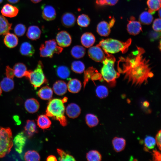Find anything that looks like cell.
Returning <instances> with one entry per match:
<instances>
[{
  "mask_svg": "<svg viewBox=\"0 0 161 161\" xmlns=\"http://www.w3.org/2000/svg\"><path fill=\"white\" fill-rule=\"evenodd\" d=\"M161 22L160 18H157L154 21L152 25V28L154 31H161Z\"/></svg>",
  "mask_w": 161,
  "mask_h": 161,
  "instance_id": "47",
  "label": "cell"
},
{
  "mask_svg": "<svg viewBox=\"0 0 161 161\" xmlns=\"http://www.w3.org/2000/svg\"><path fill=\"white\" fill-rule=\"evenodd\" d=\"M26 140L25 135L22 132L18 133L13 140L15 149L18 153L21 154L22 152Z\"/></svg>",
  "mask_w": 161,
  "mask_h": 161,
  "instance_id": "12",
  "label": "cell"
},
{
  "mask_svg": "<svg viewBox=\"0 0 161 161\" xmlns=\"http://www.w3.org/2000/svg\"><path fill=\"white\" fill-rule=\"evenodd\" d=\"M46 160L47 161H57V160L55 156L50 155L47 158Z\"/></svg>",
  "mask_w": 161,
  "mask_h": 161,
  "instance_id": "51",
  "label": "cell"
},
{
  "mask_svg": "<svg viewBox=\"0 0 161 161\" xmlns=\"http://www.w3.org/2000/svg\"><path fill=\"white\" fill-rule=\"evenodd\" d=\"M24 158L25 160L28 161H38L40 160L38 153L35 150H29L24 154Z\"/></svg>",
  "mask_w": 161,
  "mask_h": 161,
  "instance_id": "35",
  "label": "cell"
},
{
  "mask_svg": "<svg viewBox=\"0 0 161 161\" xmlns=\"http://www.w3.org/2000/svg\"><path fill=\"white\" fill-rule=\"evenodd\" d=\"M76 20L75 16L73 13L71 12H66L62 16L61 21L64 27L70 28L75 25Z\"/></svg>",
  "mask_w": 161,
  "mask_h": 161,
  "instance_id": "13",
  "label": "cell"
},
{
  "mask_svg": "<svg viewBox=\"0 0 161 161\" xmlns=\"http://www.w3.org/2000/svg\"><path fill=\"white\" fill-rule=\"evenodd\" d=\"M26 30V27L24 24H19L15 27L14 31L16 35L20 37L23 36Z\"/></svg>",
  "mask_w": 161,
  "mask_h": 161,
  "instance_id": "43",
  "label": "cell"
},
{
  "mask_svg": "<svg viewBox=\"0 0 161 161\" xmlns=\"http://www.w3.org/2000/svg\"><path fill=\"white\" fill-rule=\"evenodd\" d=\"M149 103L147 101H145L143 103V105L145 107H147L149 106Z\"/></svg>",
  "mask_w": 161,
  "mask_h": 161,
  "instance_id": "54",
  "label": "cell"
},
{
  "mask_svg": "<svg viewBox=\"0 0 161 161\" xmlns=\"http://www.w3.org/2000/svg\"><path fill=\"white\" fill-rule=\"evenodd\" d=\"M95 71V69L92 67L89 68L84 72V80L83 82V87L84 88L89 80L92 77V75Z\"/></svg>",
  "mask_w": 161,
  "mask_h": 161,
  "instance_id": "44",
  "label": "cell"
},
{
  "mask_svg": "<svg viewBox=\"0 0 161 161\" xmlns=\"http://www.w3.org/2000/svg\"><path fill=\"white\" fill-rule=\"evenodd\" d=\"M144 51L140 48L126 58H121L119 61L121 66L118 68L125 79L133 85H140L146 83L148 78L153 76L148 61L143 58Z\"/></svg>",
  "mask_w": 161,
  "mask_h": 161,
  "instance_id": "1",
  "label": "cell"
},
{
  "mask_svg": "<svg viewBox=\"0 0 161 161\" xmlns=\"http://www.w3.org/2000/svg\"><path fill=\"white\" fill-rule=\"evenodd\" d=\"M71 68L74 72L81 74L84 71L85 66L83 63L80 61H74L72 63Z\"/></svg>",
  "mask_w": 161,
  "mask_h": 161,
  "instance_id": "36",
  "label": "cell"
},
{
  "mask_svg": "<svg viewBox=\"0 0 161 161\" xmlns=\"http://www.w3.org/2000/svg\"><path fill=\"white\" fill-rule=\"evenodd\" d=\"M86 158L89 161H100L102 160V156L98 151L92 150L86 154Z\"/></svg>",
  "mask_w": 161,
  "mask_h": 161,
  "instance_id": "39",
  "label": "cell"
},
{
  "mask_svg": "<svg viewBox=\"0 0 161 161\" xmlns=\"http://www.w3.org/2000/svg\"><path fill=\"white\" fill-rule=\"evenodd\" d=\"M37 122L38 126L42 129L49 128L52 123L48 116L45 114L39 115L37 118Z\"/></svg>",
  "mask_w": 161,
  "mask_h": 161,
  "instance_id": "29",
  "label": "cell"
},
{
  "mask_svg": "<svg viewBox=\"0 0 161 161\" xmlns=\"http://www.w3.org/2000/svg\"><path fill=\"white\" fill-rule=\"evenodd\" d=\"M85 120L87 125L90 128L97 126L99 121L97 117L92 114H88L86 115Z\"/></svg>",
  "mask_w": 161,
  "mask_h": 161,
  "instance_id": "37",
  "label": "cell"
},
{
  "mask_svg": "<svg viewBox=\"0 0 161 161\" xmlns=\"http://www.w3.org/2000/svg\"><path fill=\"white\" fill-rule=\"evenodd\" d=\"M65 107L62 100L58 98L51 99L49 102L46 111V115L59 121L61 125L65 126L67 121L64 115Z\"/></svg>",
  "mask_w": 161,
  "mask_h": 161,
  "instance_id": "2",
  "label": "cell"
},
{
  "mask_svg": "<svg viewBox=\"0 0 161 161\" xmlns=\"http://www.w3.org/2000/svg\"><path fill=\"white\" fill-rule=\"evenodd\" d=\"M105 53L107 56L102 61L103 66L101 70V76L107 83L114 86L115 85L116 80L119 77L120 74L114 69L115 58L111 55Z\"/></svg>",
  "mask_w": 161,
  "mask_h": 161,
  "instance_id": "3",
  "label": "cell"
},
{
  "mask_svg": "<svg viewBox=\"0 0 161 161\" xmlns=\"http://www.w3.org/2000/svg\"><path fill=\"white\" fill-rule=\"evenodd\" d=\"M81 111L80 107L75 103L69 104L66 109V112L67 116L72 119L77 117L80 114Z\"/></svg>",
  "mask_w": 161,
  "mask_h": 161,
  "instance_id": "15",
  "label": "cell"
},
{
  "mask_svg": "<svg viewBox=\"0 0 161 161\" xmlns=\"http://www.w3.org/2000/svg\"><path fill=\"white\" fill-rule=\"evenodd\" d=\"M86 53V49L80 45L74 46L71 51V54L73 57L77 59L83 57Z\"/></svg>",
  "mask_w": 161,
  "mask_h": 161,
  "instance_id": "31",
  "label": "cell"
},
{
  "mask_svg": "<svg viewBox=\"0 0 161 161\" xmlns=\"http://www.w3.org/2000/svg\"><path fill=\"white\" fill-rule=\"evenodd\" d=\"M161 9L160 8L159 10V11H158V13H159V16L160 17H160H161Z\"/></svg>",
  "mask_w": 161,
  "mask_h": 161,
  "instance_id": "57",
  "label": "cell"
},
{
  "mask_svg": "<svg viewBox=\"0 0 161 161\" xmlns=\"http://www.w3.org/2000/svg\"><path fill=\"white\" fill-rule=\"evenodd\" d=\"M77 23L80 27H86L89 25L90 19L87 15L82 14L78 16L77 19Z\"/></svg>",
  "mask_w": 161,
  "mask_h": 161,
  "instance_id": "38",
  "label": "cell"
},
{
  "mask_svg": "<svg viewBox=\"0 0 161 161\" xmlns=\"http://www.w3.org/2000/svg\"><path fill=\"white\" fill-rule=\"evenodd\" d=\"M35 123L33 120H27L24 127V132L27 137L30 138L37 132Z\"/></svg>",
  "mask_w": 161,
  "mask_h": 161,
  "instance_id": "22",
  "label": "cell"
},
{
  "mask_svg": "<svg viewBox=\"0 0 161 161\" xmlns=\"http://www.w3.org/2000/svg\"><path fill=\"white\" fill-rule=\"evenodd\" d=\"M26 110L29 113H34L38 110L40 105L38 101L35 99L30 98L27 99L24 103Z\"/></svg>",
  "mask_w": 161,
  "mask_h": 161,
  "instance_id": "16",
  "label": "cell"
},
{
  "mask_svg": "<svg viewBox=\"0 0 161 161\" xmlns=\"http://www.w3.org/2000/svg\"><path fill=\"white\" fill-rule=\"evenodd\" d=\"M15 76L18 78L25 76L27 71L26 66L23 63H18L16 64L13 67Z\"/></svg>",
  "mask_w": 161,
  "mask_h": 161,
  "instance_id": "28",
  "label": "cell"
},
{
  "mask_svg": "<svg viewBox=\"0 0 161 161\" xmlns=\"http://www.w3.org/2000/svg\"><path fill=\"white\" fill-rule=\"evenodd\" d=\"M9 2L12 4H16L20 0H7Z\"/></svg>",
  "mask_w": 161,
  "mask_h": 161,
  "instance_id": "53",
  "label": "cell"
},
{
  "mask_svg": "<svg viewBox=\"0 0 161 161\" xmlns=\"http://www.w3.org/2000/svg\"><path fill=\"white\" fill-rule=\"evenodd\" d=\"M5 73L6 77L12 79L15 76L13 70L9 66H6Z\"/></svg>",
  "mask_w": 161,
  "mask_h": 161,
  "instance_id": "48",
  "label": "cell"
},
{
  "mask_svg": "<svg viewBox=\"0 0 161 161\" xmlns=\"http://www.w3.org/2000/svg\"><path fill=\"white\" fill-rule=\"evenodd\" d=\"M153 160L154 161H160L161 155L160 153L157 149L153 151Z\"/></svg>",
  "mask_w": 161,
  "mask_h": 161,
  "instance_id": "49",
  "label": "cell"
},
{
  "mask_svg": "<svg viewBox=\"0 0 161 161\" xmlns=\"http://www.w3.org/2000/svg\"><path fill=\"white\" fill-rule=\"evenodd\" d=\"M57 75L58 77L63 79L68 78L70 75V71L68 68L65 66H60L56 69Z\"/></svg>",
  "mask_w": 161,
  "mask_h": 161,
  "instance_id": "33",
  "label": "cell"
},
{
  "mask_svg": "<svg viewBox=\"0 0 161 161\" xmlns=\"http://www.w3.org/2000/svg\"><path fill=\"white\" fill-rule=\"evenodd\" d=\"M52 89L55 94L58 95H62L67 92V85L64 81L58 80L54 83Z\"/></svg>",
  "mask_w": 161,
  "mask_h": 161,
  "instance_id": "20",
  "label": "cell"
},
{
  "mask_svg": "<svg viewBox=\"0 0 161 161\" xmlns=\"http://www.w3.org/2000/svg\"><path fill=\"white\" fill-rule=\"evenodd\" d=\"M13 140L10 128L0 127V158L10 152L13 145Z\"/></svg>",
  "mask_w": 161,
  "mask_h": 161,
  "instance_id": "6",
  "label": "cell"
},
{
  "mask_svg": "<svg viewBox=\"0 0 161 161\" xmlns=\"http://www.w3.org/2000/svg\"><path fill=\"white\" fill-rule=\"evenodd\" d=\"M95 92L97 96L100 99L106 97L109 94V91L107 88L102 85L97 87Z\"/></svg>",
  "mask_w": 161,
  "mask_h": 161,
  "instance_id": "40",
  "label": "cell"
},
{
  "mask_svg": "<svg viewBox=\"0 0 161 161\" xmlns=\"http://www.w3.org/2000/svg\"><path fill=\"white\" fill-rule=\"evenodd\" d=\"M58 45L61 47H67L71 44L72 39L70 34L66 31L62 30L59 32L56 36Z\"/></svg>",
  "mask_w": 161,
  "mask_h": 161,
  "instance_id": "9",
  "label": "cell"
},
{
  "mask_svg": "<svg viewBox=\"0 0 161 161\" xmlns=\"http://www.w3.org/2000/svg\"><path fill=\"white\" fill-rule=\"evenodd\" d=\"M13 79L7 77L3 78L0 83L1 89L5 92H8L13 89L14 83Z\"/></svg>",
  "mask_w": 161,
  "mask_h": 161,
  "instance_id": "30",
  "label": "cell"
},
{
  "mask_svg": "<svg viewBox=\"0 0 161 161\" xmlns=\"http://www.w3.org/2000/svg\"><path fill=\"white\" fill-rule=\"evenodd\" d=\"M42 16L43 18L47 21L54 20L56 16V10L54 8L49 5H44L42 6Z\"/></svg>",
  "mask_w": 161,
  "mask_h": 161,
  "instance_id": "11",
  "label": "cell"
},
{
  "mask_svg": "<svg viewBox=\"0 0 161 161\" xmlns=\"http://www.w3.org/2000/svg\"><path fill=\"white\" fill-rule=\"evenodd\" d=\"M37 95L41 99L44 100L51 99L52 97L53 91L48 86L41 87L37 92Z\"/></svg>",
  "mask_w": 161,
  "mask_h": 161,
  "instance_id": "24",
  "label": "cell"
},
{
  "mask_svg": "<svg viewBox=\"0 0 161 161\" xmlns=\"http://www.w3.org/2000/svg\"><path fill=\"white\" fill-rule=\"evenodd\" d=\"M18 11V9L16 7L7 4L3 7L1 10V13L4 16L13 18L17 15Z\"/></svg>",
  "mask_w": 161,
  "mask_h": 161,
  "instance_id": "14",
  "label": "cell"
},
{
  "mask_svg": "<svg viewBox=\"0 0 161 161\" xmlns=\"http://www.w3.org/2000/svg\"><path fill=\"white\" fill-rule=\"evenodd\" d=\"M161 131L160 130L157 132L156 136L155 141L157 145L159 150L160 151L161 149Z\"/></svg>",
  "mask_w": 161,
  "mask_h": 161,
  "instance_id": "50",
  "label": "cell"
},
{
  "mask_svg": "<svg viewBox=\"0 0 161 161\" xmlns=\"http://www.w3.org/2000/svg\"><path fill=\"white\" fill-rule=\"evenodd\" d=\"M161 36L160 32L151 31L149 34V36L151 41L158 39Z\"/></svg>",
  "mask_w": 161,
  "mask_h": 161,
  "instance_id": "46",
  "label": "cell"
},
{
  "mask_svg": "<svg viewBox=\"0 0 161 161\" xmlns=\"http://www.w3.org/2000/svg\"><path fill=\"white\" fill-rule=\"evenodd\" d=\"M19 51L22 55L30 57L33 55L35 50L30 43L27 42H24L21 44Z\"/></svg>",
  "mask_w": 161,
  "mask_h": 161,
  "instance_id": "19",
  "label": "cell"
},
{
  "mask_svg": "<svg viewBox=\"0 0 161 161\" xmlns=\"http://www.w3.org/2000/svg\"><path fill=\"white\" fill-rule=\"evenodd\" d=\"M5 45L9 48H13L17 46L18 43V39L16 35L9 32L5 35L4 39Z\"/></svg>",
  "mask_w": 161,
  "mask_h": 161,
  "instance_id": "18",
  "label": "cell"
},
{
  "mask_svg": "<svg viewBox=\"0 0 161 161\" xmlns=\"http://www.w3.org/2000/svg\"><path fill=\"white\" fill-rule=\"evenodd\" d=\"M112 142L114 149L116 152L122 151L126 146V140L122 137H115L113 139Z\"/></svg>",
  "mask_w": 161,
  "mask_h": 161,
  "instance_id": "27",
  "label": "cell"
},
{
  "mask_svg": "<svg viewBox=\"0 0 161 161\" xmlns=\"http://www.w3.org/2000/svg\"><path fill=\"white\" fill-rule=\"evenodd\" d=\"M63 48L57 45L55 39L46 41L42 44L39 48L40 54L43 57L52 58L54 54H59L62 51Z\"/></svg>",
  "mask_w": 161,
  "mask_h": 161,
  "instance_id": "7",
  "label": "cell"
},
{
  "mask_svg": "<svg viewBox=\"0 0 161 161\" xmlns=\"http://www.w3.org/2000/svg\"><path fill=\"white\" fill-rule=\"evenodd\" d=\"M153 17L152 14L148 12L144 11L140 15L139 22L143 24L149 25L152 22Z\"/></svg>",
  "mask_w": 161,
  "mask_h": 161,
  "instance_id": "34",
  "label": "cell"
},
{
  "mask_svg": "<svg viewBox=\"0 0 161 161\" xmlns=\"http://www.w3.org/2000/svg\"><path fill=\"white\" fill-rule=\"evenodd\" d=\"M34 3H37L41 1L42 0H30Z\"/></svg>",
  "mask_w": 161,
  "mask_h": 161,
  "instance_id": "55",
  "label": "cell"
},
{
  "mask_svg": "<svg viewBox=\"0 0 161 161\" xmlns=\"http://www.w3.org/2000/svg\"><path fill=\"white\" fill-rule=\"evenodd\" d=\"M43 65L39 61L36 68L33 71L27 70L25 76L29 80L35 89L40 87L44 83H47V80L44 73Z\"/></svg>",
  "mask_w": 161,
  "mask_h": 161,
  "instance_id": "5",
  "label": "cell"
},
{
  "mask_svg": "<svg viewBox=\"0 0 161 161\" xmlns=\"http://www.w3.org/2000/svg\"><path fill=\"white\" fill-rule=\"evenodd\" d=\"M81 86L80 81L75 78L70 79L67 85L68 91L73 93L78 92L81 90Z\"/></svg>",
  "mask_w": 161,
  "mask_h": 161,
  "instance_id": "26",
  "label": "cell"
},
{
  "mask_svg": "<svg viewBox=\"0 0 161 161\" xmlns=\"http://www.w3.org/2000/svg\"><path fill=\"white\" fill-rule=\"evenodd\" d=\"M111 27L109 23L102 21L99 22L97 27V32L100 35L107 36L109 35L111 32Z\"/></svg>",
  "mask_w": 161,
  "mask_h": 161,
  "instance_id": "23",
  "label": "cell"
},
{
  "mask_svg": "<svg viewBox=\"0 0 161 161\" xmlns=\"http://www.w3.org/2000/svg\"><path fill=\"white\" fill-rule=\"evenodd\" d=\"M57 152L60 156L59 159L60 161H75V158L72 155L66 153L62 150L57 148Z\"/></svg>",
  "mask_w": 161,
  "mask_h": 161,
  "instance_id": "42",
  "label": "cell"
},
{
  "mask_svg": "<svg viewBox=\"0 0 161 161\" xmlns=\"http://www.w3.org/2000/svg\"><path fill=\"white\" fill-rule=\"evenodd\" d=\"M118 0H96V3L99 6L104 5H114L118 1Z\"/></svg>",
  "mask_w": 161,
  "mask_h": 161,
  "instance_id": "45",
  "label": "cell"
},
{
  "mask_svg": "<svg viewBox=\"0 0 161 161\" xmlns=\"http://www.w3.org/2000/svg\"><path fill=\"white\" fill-rule=\"evenodd\" d=\"M147 4L149 8L148 12L153 14L160 8L161 0H147Z\"/></svg>",
  "mask_w": 161,
  "mask_h": 161,
  "instance_id": "32",
  "label": "cell"
},
{
  "mask_svg": "<svg viewBox=\"0 0 161 161\" xmlns=\"http://www.w3.org/2000/svg\"><path fill=\"white\" fill-rule=\"evenodd\" d=\"M95 38L91 32H86L83 33L80 38V41L82 45L86 48L92 46L95 43Z\"/></svg>",
  "mask_w": 161,
  "mask_h": 161,
  "instance_id": "17",
  "label": "cell"
},
{
  "mask_svg": "<svg viewBox=\"0 0 161 161\" xmlns=\"http://www.w3.org/2000/svg\"><path fill=\"white\" fill-rule=\"evenodd\" d=\"M41 33V30L38 26L32 25L28 27L26 35L31 40H36L40 38Z\"/></svg>",
  "mask_w": 161,
  "mask_h": 161,
  "instance_id": "21",
  "label": "cell"
},
{
  "mask_svg": "<svg viewBox=\"0 0 161 161\" xmlns=\"http://www.w3.org/2000/svg\"><path fill=\"white\" fill-rule=\"evenodd\" d=\"M156 143L155 139L152 137L149 136L146 137L144 140L145 150L147 151L149 149H153Z\"/></svg>",
  "mask_w": 161,
  "mask_h": 161,
  "instance_id": "41",
  "label": "cell"
},
{
  "mask_svg": "<svg viewBox=\"0 0 161 161\" xmlns=\"http://www.w3.org/2000/svg\"><path fill=\"white\" fill-rule=\"evenodd\" d=\"M88 53L91 58L97 62H102L106 57L102 49L97 45L90 48Z\"/></svg>",
  "mask_w": 161,
  "mask_h": 161,
  "instance_id": "8",
  "label": "cell"
},
{
  "mask_svg": "<svg viewBox=\"0 0 161 161\" xmlns=\"http://www.w3.org/2000/svg\"><path fill=\"white\" fill-rule=\"evenodd\" d=\"M115 22V19L113 17V18H112L111 20L109 23L111 28L113 26Z\"/></svg>",
  "mask_w": 161,
  "mask_h": 161,
  "instance_id": "52",
  "label": "cell"
},
{
  "mask_svg": "<svg viewBox=\"0 0 161 161\" xmlns=\"http://www.w3.org/2000/svg\"><path fill=\"white\" fill-rule=\"evenodd\" d=\"M67 98L66 97H64L62 100L63 103H65L67 101Z\"/></svg>",
  "mask_w": 161,
  "mask_h": 161,
  "instance_id": "56",
  "label": "cell"
},
{
  "mask_svg": "<svg viewBox=\"0 0 161 161\" xmlns=\"http://www.w3.org/2000/svg\"><path fill=\"white\" fill-rule=\"evenodd\" d=\"M131 40L128 39L125 42L111 38L103 39L97 45L101 47L105 53L114 54L120 52H126L131 44Z\"/></svg>",
  "mask_w": 161,
  "mask_h": 161,
  "instance_id": "4",
  "label": "cell"
},
{
  "mask_svg": "<svg viewBox=\"0 0 161 161\" xmlns=\"http://www.w3.org/2000/svg\"><path fill=\"white\" fill-rule=\"evenodd\" d=\"M127 26V30L130 35H135L139 34L142 31V27L140 23L135 20L133 16L130 17Z\"/></svg>",
  "mask_w": 161,
  "mask_h": 161,
  "instance_id": "10",
  "label": "cell"
},
{
  "mask_svg": "<svg viewBox=\"0 0 161 161\" xmlns=\"http://www.w3.org/2000/svg\"><path fill=\"white\" fill-rule=\"evenodd\" d=\"M2 92V89L0 86V96Z\"/></svg>",
  "mask_w": 161,
  "mask_h": 161,
  "instance_id": "58",
  "label": "cell"
},
{
  "mask_svg": "<svg viewBox=\"0 0 161 161\" xmlns=\"http://www.w3.org/2000/svg\"><path fill=\"white\" fill-rule=\"evenodd\" d=\"M12 24L2 15H0V36L5 35L12 29Z\"/></svg>",
  "mask_w": 161,
  "mask_h": 161,
  "instance_id": "25",
  "label": "cell"
},
{
  "mask_svg": "<svg viewBox=\"0 0 161 161\" xmlns=\"http://www.w3.org/2000/svg\"><path fill=\"white\" fill-rule=\"evenodd\" d=\"M3 0H0V4H1L3 1Z\"/></svg>",
  "mask_w": 161,
  "mask_h": 161,
  "instance_id": "59",
  "label": "cell"
}]
</instances>
